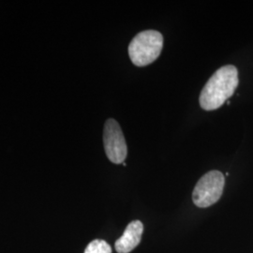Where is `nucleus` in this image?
Here are the masks:
<instances>
[{"label": "nucleus", "mask_w": 253, "mask_h": 253, "mask_svg": "<svg viewBox=\"0 0 253 253\" xmlns=\"http://www.w3.org/2000/svg\"><path fill=\"white\" fill-rule=\"evenodd\" d=\"M238 71L233 65L218 69L208 80L200 94V105L206 111L221 107L235 93L238 85Z\"/></svg>", "instance_id": "obj_1"}, {"label": "nucleus", "mask_w": 253, "mask_h": 253, "mask_svg": "<svg viewBox=\"0 0 253 253\" xmlns=\"http://www.w3.org/2000/svg\"><path fill=\"white\" fill-rule=\"evenodd\" d=\"M163 47L162 33L156 30H145L138 33L128 45V55L137 67H145L160 56Z\"/></svg>", "instance_id": "obj_2"}, {"label": "nucleus", "mask_w": 253, "mask_h": 253, "mask_svg": "<svg viewBox=\"0 0 253 253\" xmlns=\"http://www.w3.org/2000/svg\"><path fill=\"white\" fill-rule=\"evenodd\" d=\"M225 185V177L222 172L210 171L203 175L197 182L193 193L192 200L196 207L208 208L216 204L220 199Z\"/></svg>", "instance_id": "obj_3"}, {"label": "nucleus", "mask_w": 253, "mask_h": 253, "mask_svg": "<svg viewBox=\"0 0 253 253\" xmlns=\"http://www.w3.org/2000/svg\"><path fill=\"white\" fill-rule=\"evenodd\" d=\"M103 144L105 153L111 163H124L127 155L126 140L118 121L110 118L104 125Z\"/></svg>", "instance_id": "obj_4"}, {"label": "nucleus", "mask_w": 253, "mask_h": 253, "mask_svg": "<svg viewBox=\"0 0 253 253\" xmlns=\"http://www.w3.org/2000/svg\"><path fill=\"white\" fill-rule=\"evenodd\" d=\"M144 233V225L140 220L131 221L121 235L116 244L115 248L118 253H128L133 251L140 244L142 235Z\"/></svg>", "instance_id": "obj_5"}, {"label": "nucleus", "mask_w": 253, "mask_h": 253, "mask_svg": "<svg viewBox=\"0 0 253 253\" xmlns=\"http://www.w3.org/2000/svg\"><path fill=\"white\" fill-rule=\"evenodd\" d=\"M84 253H112V248L106 241L96 239L88 244Z\"/></svg>", "instance_id": "obj_6"}]
</instances>
